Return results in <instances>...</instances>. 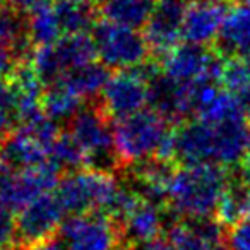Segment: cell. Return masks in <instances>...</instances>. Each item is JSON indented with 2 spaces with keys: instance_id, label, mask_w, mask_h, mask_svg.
I'll use <instances>...</instances> for the list:
<instances>
[{
  "instance_id": "obj_1",
  "label": "cell",
  "mask_w": 250,
  "mask_h": 250,
  "mask_svg": "<svg viewBox=\"0 0 250 250\" xmlns=\"http://www.w3.org/2000/svg\"><path fill=\"white\" fill-rule=\"evenodd\" d=\"M111 124L122 167H134L153 158L173 161L175 130L170 129V122L151 108L111 120Z\"/></svg>"
},
{
  "instance_id": "obj_2",
  "label": "cell",
  "mask_w": 250,
  "mask_h": 250,
  "mask_svg": "<svg viewBox=\"0 0 250 250\" xmlns=\"http://www.w3.org/2000/svg\"><path fill=\"white\" fill-rule=\"evenodd\" d=\"M242 147V136L236 125L208 124L202 120L185 122L175 130L173 161L182 167L219 165L228 168Z\"/></svg>"
},
{
  "instance_id": "obj_3",
  "label": "cell",
  "mask_w": 250,
  "mask_h": 250,
  "mask_svg": "<svg viewBox=\"0 0 250 250\" xmlns=\"http://www.w3.org/2000/svg\"><path fill=\"white\" fill-rule=\"evenodd\" d=\"M231 170L219 165H194L175 171L168 197L171 212L184 219L216 218Z\"/></svg>"
},
{
  "instance_id": "obj_4",
  "label": "cell",
  "mask_w": 250,
  "mask_h": 250,
  "mask_svg": "<svg viewBox=\"0 0 250 250\" xmlns=\"http://www.w3.org/2000/svg\"><path fill=\"white\" fill-rule=\"evenodd\" d=\"M110 122V117L98 103L81 110L69 122L67 132L83 149L87 170L113 175L115 170L122 168V163L115 149L113 127Z\"/></svg>"
},
{
  "instance_id": "obj_5",
  "label": "cell",
  "mask_w": 250,
  "mask_h": 250,
  "mask_svg": "<svg viewBox=\"0 0 250 250\" xmlns=\"http://www.w3.org/2000/svg\"><path fill=\"white\" fill-rule=\"evenodd\" d=\"M120 187L111 173L86 168L63 175L55 188V195L69 216L89 212L106 214Z\"/></svg>"
},
{
  "instance_id": "obj_6",
  "label": "cell",
  "mask_w": 250,
  "mask_h": 250,
  "mask_svg": "<svg viewBox=\"0 0 250 250\" xmlns=\"http://www.w3.org/2000/svg\"><path fill=\"white\" fill-rule=\"evenodd\" d=\"M98 57L93 36L67 35L48 46H38L31 53V65L48 87L65 76L69 70L93 63Z\"/></svg>"
},
{
  "instance_id": "obj_7",
  "label": "cell",
  "mask_w": 250,
  "mask_h": 250,
  "mask_svg": "<svg viewBox=\"0 0 250 250\" xmlns=\"http://www.w3.org/2000/svg\"><path fill=\"white\" fill-rule=\"evenodd\" d=\"M93 40L98 59L104 67L113 70L137 69L147 62L151 53L146 36L137 29L125 28L104 19L94 24Z\"/></svg>"
},
{
  "instance_id": "obj_8",
  "label": "cell",
  "mask_w": 250,
  "mask_h": 250,
  "mask_svg": "<svg viewBox=\"0 0 250 250\" xmlns=\"http://www.w3.org/2000/svg\"><path fill=\"white\" fill-rule=\"evenodd\" d=\"M59 231L67 250H113L122 242L118 225L103 212L69 216Z\"/></svg>"
},
{
  "instance_id": "obj_9",
  "label": "cell",
  "mask_w": 250,
  "mask_h": 250,
  "mask_svg": "<svg viewBox=\"0 0 250 250\" xmlns=\"http://www.w3.org/2000/svg\"><path fill=\"white\" fill-rule=\"evenodd\" d=\"M65 209L52 192L29 202L16 218V250L55 236V231L65 221Z\"/></svg>"
},
{
  "instance_id": "obj_10",
  "label": "cell",
  "mask_w": 250,
  "mask_h": 250,
  "mask_svg": "<svg viewBox=\"0 0 250 250\" xmlns=\"http://www.w3.org/2000/svg\"><path fill=\"white\" fill-rule=\"evenodd\" d=\"M225 57L204 45L184 43L163 57V74L177 83L211 79L219 83Z\"/></svg>"
},
{
  "instance_id": "obj_11",
  "label": "cell",
  "mask_w": 250,
  "mask_h": 250,
  "mask_svg": "<svg viewBox=\"0 0 250 250\" xmlns=\"http://www.w3.org/2000/svg\"><path fill=\"white\" fill-rule=\"evenodd\" d=\"M60 178V171L50 161L42 167L12 171L0 187V208L19 212L40 195L57 188Z\"/></svg>"
},
{
  "instance_id": "obj_12",
  "label": "cell",
  "mask_w": 250,
  "mask_h": 250,
  "mask_svg": "<svg viewBox=\"0 0 250 250\" xmlns=\"http://www.w3.org/2000/svg\"><path fill=\"white\" fill-rule=\"evenodd\" d=\"M147 104V79L139 69L117 70L101 93L100 106L110 120L129 117Z\"/></svg>"
},
{
  "instance_id": "obj_13",
  "label": "cell",
  "mask_w": 250,
  "mask_h": 250,
  "mask_svg": "<svg viewBox=\"0 0 250 250\" xmlns=\"http://www.w3.org/2000/svg\"><path fill=\"white\" fill-rule=\"evenodd\" d=\"M187 0H156L149 22L146 24L147 45L151 52L167 55L178 46L187 12Z\"/></svg>"
},
{
  "instance_id": "obj_14",
  "label": "cell",
  "mask_w": 250,
  "mask_h": 250,
  "mask_svg": "<svg viewBox=\"0 0 250 250\" xmlns=\"http://www.w3.org/2000/svg\"><path fill=\"white\" fill-rule=\"evenodd\" d=\"M173 161H165L160 158L143 161L139 165H134V190L154 206L165 208L168 206L170 197L171 180L175 175Z\"/></svg>"
},
{
  "instance_id": "obj_15",
  "label": "cell",
  "mask_w": 250,
  "mask_h": 250,
  "mask_svg": "<svg viewBox=\"0 0 250 250\" xmlns=\"http://www.w3.org/2000/svg\"><path fill=\"white\" fill-rule=\"evenodd\" d=\"M216 52L225 59L236 57L250 62V5L238 4L228 9L216 40Z\"/></svg>"
},
{
  "instance_id": "obj_16",
  "label": "cell",
  "mask_w": 250,
  "mask_h": 250,
  "mask_svg": "<svg viewBox=\"0 0 250 250\" xmlns=\"http://www.w3.org/2000/svg\"><path fill=\"white\" fill-rule=\"evenodd\" d=\"M0 161L12 171L48 163V149L22 129H16L0 141Z\"/></svg>"
},
{
  "instance_id": "obj_17",
  "label": "cell",
  "mask_w": 250,
  "mask_h": 250,
  "mask_svg": "<svg viewBox=\"0 0 250 250\" xmlns=\"http://www.w3.org/2000/svg\"><path fill=\"white\" fill-rule=\"evenodd\" d=\"M163 209L165 208L154 206L143 199L136 206V209L118 226L122 242L147 245L160 238L161 233L167 229V216H165Z\"/></svg>"
},
{
  "instance_id": "obj_18",
  "label": "cell",
  "mask_w": 250,
  "mask_h": 250,
  "mask_svg": "<svg viewBox=\"0 0 250 250\" xmlns=\"http://www.w3.org/2000/svg\"><path fill=\"white\" fill-rule=\"evenodd\" d=\"M110 76L111 74L108 72V67H104L103 63L93 62L69 70L57 83L63 84L81 100H96L98 96H101Z\"/></svg>"
},
{
  "instance_id": "obj_19",
  "label": "cell",
  "mask_w": 250,
  "mask_h": 250,
  "mask_svg": "<svg viewBox=\"0 0 250 250\" xmlns=\"http://www.w3.org/2000/svg\"><path fill=\"white\" fill-rule=\"evenodd\" d=\"M154 2L156 0H110L101 5V14L104 21L139 31L149 22Z\"/></svg>"
},
{
  "instance_id": "obj_20",
  "label": "cell",
  "mask_w": 250,
  "mask_h": 250,
  "mask_svg": "<svg viewBox=\"0 0 250 250\" xmlns=\"http://www.w3.org/2000/svg\"><path fill=\"white\" fill-rule=\"evenodd\" d=\"M245 218H250V188L231 173L228 187L219 201L216 219L228 229Z\"/></svg>"
},
{
  "instance_id": "obj_21",
  "label": "cell",
  "mask_w": 250,
  "mask_h": 250,
  "mask_svg": "<svg viewBox=\"0 0 250 250\" xmlns=\"http://www.w3.org/2000/svg\"><path fill=\"white\" fill-rule=\"evenodd\" d=\"M53 9L63 36L83 35L94 28V5L91 0H55Z\"/></svg>"
},
{
  "instance_id": "obj_22",
  "label": "cell",
  "mask_w": 250,
  "mask_h": 250,
  "mask_svg": "<svg viewBox=\"0 0 250 250\" xmlns=\"http://www.w3.org/2000/svg\"><path fill=\"white\" fill-rule=\"evenodd\" d=\"M42 108L48 118L53 122L72 120L81 110H83V100L67 89L63 84L55 83L45 87L42 98Z\"/></svg>"
},
{
  "instance_id": "obj_23",
  "label": "cell",
  "mask_w": 250,
  "mask_h": 250,
  "mask_svg": "<svg viewBox=\"0 0 250 250\" xmlns=\"http://www.w3.org/2000/svg\"><path fill=\"white\" fill-rule=\"evenodd\" d=\"M26 33H28L29 42L36 48L53 45L62 38L63 33L60 28L59 18L55 14V9H53V2L29 14V19L26 22Z\"/></svg>"
},
{
  "instance_id": "obj_24",
  "label": "cell",
  "mask_w": 250,
  "mask_h": 250,
  "mask_svg": "<svg viewBox=\"0 0 250 250\" xmlns=\"http://www.w3.org/2000/svg\"><path fill=\"white\" fill-rule=\"evenodd\" d=\"M48 161L60 173L62 171L72 173V171H79L81 167H86V156L69 132H62L50 146Z\"/></svg>"
},
{
  "instance_id": "obj_25",
  "label": "cell",
  "mask_w": 250,
  "mask_h": 250,
  "mask_svg": "<svg viewBox=\"0 0 250 250\" xmlns=\"http://www.w3.org/2000/svg\"><path fill=\"white\" fill-rule=\"evenodd\" d=\"M219 84L235 96L247 91L250 87V62L236 57L225 59Z\"/></svg>"
},
{
  "instance_id": "obj_26",
  "label": "cell",
  "mask_w": 250,
  "mask_h": 250,
  "mask_svg": "<svg viewBox=\"0 0 250 250\" xmlns=\"http://www.w3.org/2000/svg\"><path fill=\"white\" fill-rule=\"evenodd\" d=\"M19 14L14 7L0 9V46H12L26 35V24Z\"/></svg>"
},
{
  "instance_id": "obj_27",
  "label": "cell",
  "mask_w": 250,
  "mask_h": 250,
  "mask_svg": "<svg viewBox=\"0 0 250 250\" xmlns=\"http://www.w3.org/2000/svg\"><path fill=\"white\" fill-rule=\"evenodd\" d=\"M225 245L228 250H250V218L242 219L226 229Z\"/></svg>"
},
{
  "instance_id": "obj_28",
  "label": "cell",
  "mask_w": 250,
  "mask_h": 250,
  "mask_svg": "<svg viewBox=\"0 0 250 250\" xmlns=\"http://www.w3.org/2000/svg\"><path fill=\"white\" fill-rule=\"evenodd\" d=\"M0 250H16V219L4 208H0Z\"/></svg>"
},
{
  "instance_id": "obj_29",
  "label": "cell",
  "mask_w": 250,
  "mask_h": 250,
  "mask_svg": "<svg viewBox=\"0 0 250 250\" xmlns=\"http://www.w3.org/2000/svg\"><path fill=\"white\" fill-rule=\"evenodd\" d=\"M19 63L22 62L11 46H0V81L11 79Z\"/></svg>"
},
{
  "instance_id": "obj_30",
  "label": "cell",
  "mask_w": 250,
  "mask_h": 250,
  "mask_svg": "<svg viewBox=\"0 0 250 250\" xmlns=\"http://www.w3.org/2000/svg\"><path fill=\"white\" fill-rule=\"evenodd\" d=\"M21 250H67V245L60 236H50V238L36 242L33 245L22 247Z\"/></svg>"
},
{
  "instance_id": "obj_31",
  "label": "cell",
  "mask_w": 250,
  "mask_h": 250,
  "mask_svg": "<svg viewBox=\"0 0 250 250\" xmlns=\"http://www.w3.org/2000/svg\"><path fill=\"white\" fill-rule=\"evenodd\" d=\"M12 7L18 12H26V14H33L35 11L42 9L43 5L50 4L52 0H11Z\"/></svg>"
},
{
  "instance_id": "obj_32",
  "label": "cell",
  "mask_w": 250,
  "mask_h": 250,
  "mask_svg": "<svg viewBox=\"0 0 250 250\" xmlns=\"http://www.w3.org/2000/svg\"><path fill=\"white\" fill-rule=\"evenodd\" d=\"M231 173L235 175V177L238 178L243 185H247V187L250 188V163H249V161H243L238 168L231 170Z\"/></svg>"
},
{
  "instance_id": "obj_33",
  "label": "cell",
  "mask_w": 250,
  "mask_h": 250,
  "mask_svg": "<svg viewBox=\"0 0 250 250\" xmlns=\"http://www.w3.org/2000/svg\"><path fill=\"white\" fill-rule=\"evenodd\" d=\"M144 250H178L175 245H171L168 240H161V238H158V240H154V242H151V243H147L146 245V249Z\"/></svg>"
},
{
  "instance_id": "obj_34",
  "label": "cell",
  "mask_w": 250,
  "mask_h": 250,
  "mask_svg": "<svg viewBox=\"0 0 250 250\" xmlns=\"http://www.w3.org/2000/svg\"><path fill=\"white\" fill-rule=\"evenodd\" d=\"M236 98H238L240 104H242L243 111H245L247 118H249V124H250V87L247 91H243L242 94H238Z\"/></svg>"
},
{
  "instance_id": "obj_35",
  "label": "cell",
  "mask_w": 250,
  "mask_h": 250,
  "mask_svg": "<svg viewBox=\"0 0 250 250\" xmlns=\"http://www.w3.org/2000/svg\"><path fill=\"white\" fill-rule=\"evenodd\" d=\"M113 250H139L136 243H129V242H120Z\"/></svg>"
},
{
  "instance_id": "obj_36",
  "label": "cell",
  "mask_w": 250,
  "mask_h": 250,
  "mask_svg": "<svg viewBox=\"0 0 250 250\" xmlns=\"http://www.w3.org/2000/svg\"><path fill=\"white\" fill-rule=\"evenodd\" d=\"M91 2H93V5H104L110 0H91Z\"/></svg>"
},
{
  "instance_id": "obj_37",
  "label": "cell",
  "mask_w": 250,
  "mask_h": 250,
  "mask_svg": "<svg viewBox=\"0 0 250 250\" xmlns=\"http://www.w3.org/2000/svg\"><path fill=\"white\" fill-rule=\"evenodd\" d=\"M240 4H245V5H250V0H240Z\"/></svg>"
},
{
  "instance_id": "obj_38",
  "label": "cell",
  "mask_w": 250,
  "mask_h": 250,
  "mask_svg": "<svg viewBox=\"0 0 250 250\" xmlns=\"http://www.w3.org/2000/svg\"><path fill=\"white\" fill-rule=\"evenodd\" d=\"M214 250H228V247H226V245H221V247H218V249H214Z\"/></svg>"
},
{
  "instance_id": "obj_39",
  "label": "cell",
  "mask_w": 250,
  "mask_h": 250,
  "mask_svg": "<svg viewBox=\"0 0 250 250\" xmlns=\"http://www.w3.org/2000/svg\"><path fill=\"white\" fill-rule=\"evenodd\" d=\"M5 7V0H0V9Z\"/></svg>"
}]
</instances>
